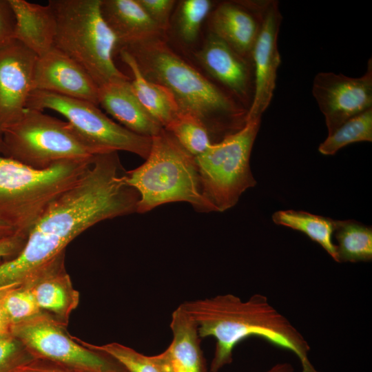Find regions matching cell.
I'll return each mask as SVG.
<instances>
[{
  "label": "cell",
  "instance_id": "obj_25",
  "mask_svg": "<svg viewBox=\"0 0 372 372\" xmlns=\"http://www.w3.org/2000/svg\"><path fill=\"white\" fill-rule=\"evenodd\" d=\"M76 340L84 346L110 355L127 372H174L166 349L155 355H146L118 342L96 345Z\"/></svg>",
  "mask_w": 372,
  "mask_h": 372
},
{
  "label": "cell",
  "instance_id": "obj_16",
  "mask_svg": "<svg viewBox=\"0 0 372 372\" xmlns=\"http://www.w3.org/2000/svg\"><path fill=\"white\" fill-rule=\"evenodd\" d=\"M41 312L67 327L78 307L79 292L73 287L65 267V251L36 271L24 283Z\"/></svg>",
  "mask_w": 372,
  "mask_h": 372
},
{
  "label": "cell",
  "instance_id": "obj_6",
  "mask_svg": "<svg viewBox=\"0 0 372 372\" xmlns=\"http://www.w3.org/2000/svg\"><path fill=\"white\" fill-rule=\"evenodd\" d=\"M101 0H50L56 22L53 48L83 67L99 87L130 78L114 64L117 39L104 20Z\"/></svg>",
  "mask_w": 372,
  "mask_h": 372
},
{
  "label": "cell",
  "instance_id": "obj_9",
  "mask_svg": "<svg viewBox=\"0 0 372 372\" xmlns=\"http://www.w3.org/2000/svg\"><path fill=\"white\" fill-rule=\"evenodd\" d=\"M97 106L88 101L41 90H32L26 104V108L43 111L48 109L61 114L96 154L126 151L146 159L152 137L130 131L109 118Z\"/></svg>",
  "mask_w": 372,
  "mask_h": 372
},
{
  "label": "cell",
  "instance_id": "obj_30",
  "mask_svg": "<svg viewBox=\"0 0 372 372\" xmlns=\"http://www.w3.org/2000/svg\"><path fill=\"white\" fill-rule=\"evenodd\" d=\"M33 360L23 343L11 333L0 335V372H16Z\"/></svg>",
  "mask_w": 372,
  "mask_h": 372
},
{
  "label": "cell",
  "instance_id": "obj_8",
  "mask_svg": "<svg viewBox=\"0 0 372 372\" xmlns=\"http://www.w3.org/2000/svg\"><path fill=\"white\" fill-rule=\"evenodd\" d=\"M260 121L247 118L242 129L195 157L204 194L216 211L234 207L242 194L256 183L249 159Z\"/></svg>",
  "mask_w": 372,
  "mask_h": 372
},
{
  "label": "cell",
  "instance_id": "obj_7",
  "mask_svg": "<svg viewBox=\"0 0 372 372\" xmlns=\"http://www.w3.org/2000/svg\"><path fill=\"white\" fill-rule=\"evenodd\" d=\"M0 134L3 156L37 169L62 161L90 159L96 155L68 121L37 109L26 108Z\"/></svg>",
  "mask_w": 372,
  "mask_h": 372
},
{
  "label": "cell",
  "instance_id": "obj_10",
  "mask_svg": "<svg viewBox=\"0 0 372 372\" xmlns=\"http://www.w3.org/2000/svg\"><path fill=\"white\" fill-rule=\"evenodd\" d=\"M11 333L34 359L85 372H127L110 355L81 344L66 326L43 312L12 325Z\"/></svg>",
  "mask_w": 372,
  "mask_h": 372
},
{
  "label": "cell",
  "instance_id": "obj_1",
  "mask_svg": "<svg viewBox=\"0 0 372 372\" xmlns=\"http://www.w3.org/2000/svg\"><path fill=\"white\" fill-rule=\"evenodd\" d=\"M125 172L118 152L95 155L79 181L40 216L19 254L0 263V289L24 283L90 227L136 212L139 194L124 182Z\"/></svg>",
  "mask_w": 372,
  "mask_h": 372
},
{
  "label": "cell",
  "instance_id": "obj_38",
  "mask_svg": "<svg viewBox=\"0 0 372 372\" xmlns=\"http://www.w3.org/2000/svg\"><path fill=\"white\" fill-rule=\"evenodd\" d=\"M2 148H3L2 139H1V136L0 134V154H1L2 153Z\"/></svg>",
  "mask_w": 372,
  "mask_h": 372
},
{
  "label": "cell",
  "instance_id": "obj_12",
  "mask_svg": "<svg viewBox=\"0 0 372 372\" xmlns=\"http://www.w3.org/2000/svg\"><path fill=\"white\" fill-rule=\"evenodd\" d=\"M37 57L14 39L0 45V132L26 109Z\"/></svg>",
  "mask_w": 372,
  "mask_h": 372
},
{
  "label": "cell",
  "instance_id": "obj_14",
  "mask_svg": "<svg viewBox=\"0 0 372 372\" xmlns=\"http://www.w3.org/2000/svg\"><path fill=\"white\" fill-rule=\"evenodd\" d=\"M196 55L205 70L249 110L254 93L252 62L211 32Z\"/></svg>",
  "mask_w": 372,
  "mask_h": 372
},
{
  "label": "cell",
  "instance_id": "obj_20",
  "mask_svg": "<svg viewBox=\"0 0 372 372\" xmlns=\"http://www.w3.org/2000/svg\"><path fill=\"white\" fill-rule=\"evenodd\" d=\"M15 17L13 39L40 56L53 48L56 32L54 14L48 4L9 0Z\"/></svg>",
  "mask_w": 372,
  "mask_h": 372
},
{
  "label": "cell",
  "instance_id": "obj_37",
  "mask_svg": "<svg viewBox=\"0 0 372 372\" xmlns=\"http://www.w3.org/2000/svg\"><path fill=\"white\" fill-rule=\"evenodd\" d=\"M17 233L15 230L6 222L0 219V238Z\"/></svg>",
  "mask_w": 372,
  "mask_h": 372
},
{
  "label": "cell",
  "instance_id": "obj_13",
  "mask_svg": "<svg viewBox=\"0 0 372 372\" xmlns=\"http://www.w3.org/2000/svg\"><path fill=\"white\" fill-rule=\"evenodd\" d=\"M282 20L278 2L267 0L261 27L251 52L254 93L247 118H261L273 98L277 71L281 63L278 38Z\"/></svg>",
  "mask_w": 372,
  "mask_h": 372
},
{
  "label": "cell",
  "instance_id": "obj_4",
  "mask_svg": "<svg viewBox=\"0 0 372 372\" xmlns=\"http://www.w3.org/2000/svg\"><path fill=\"white\" fill-rule=\"evenodd\" d=\"M145 160L123 176L139 194L137 213L173 202H187L198 211H216L204 194L195 157L165 129L152 137Z\"/></svg>",
  "mask_w": 372,
  "mask_h": 372
},
{
  "label": "cell",
  "instance_id": "obj_24",
  "mask_svg": "<svg viewBox=\"0 0 372 372\" xmlns=\"http://www.w3.org/2000/svg\"><path fill=\"white\" fill-rule=\"evenodd\" d=\"M338 262H369L372 260L371 227L354 220H337L333 233Z\"/></svg>",
  "mask_w": 372,
  "mask_h": 372
},
{
  "label": "cell",
  "instance_id": "obj_21",
  "mask_svg": "<svg viewBox=\"0 0 372 372\" xmlns=\"http://www.w3.org/2000/svg\"><path fill=\"white\" fill-rule=\"evenodd\" d=\"M172 340L166 349L174 372H209L196 324L180 304L172 314Z\"/></svg>",
  "mask_w": 372,
  "mask_h": 372
},
{
  "label": "cell",
  "instance_id": "obj_26",
  "mask_svg": "<svg viewBox=\"0 0 372 372\" xmlns=\"http://www.w3.org/2000/svg\"><path fill=\"white\" fill-rule=\"evenodd\" d=\"M363 141H372V108L349 118L329 134L318 151L324 155H333L347 145Z\"/></svg>",
  "mask_w": 372,
  "mask_h": 372
},
{
  "label": "cell",
  "instance_id": "obj_18",
  "mask_svg": "<svg viewBox=\"0 0 372 372\" xmlns=\"http://www.w3.org/2000/svg\"><path fill=\"white\" fill-rule=\"evenodd\" d=\"M130 79L99 87V105L122 126L137 134L152 137L163 128L134 94Z\"/></svg>",
  "mask_w": 372,
  "mask_h": 372
},
{
  "label": "cell",
  "instance_id": "obj_11",
  "mask_svg": "<svg viewBox=\"0 0 372 372\" xmlns=\"http://www.w3.org/2000/svg\"><path fill=\"white\" fill-rule=\"evenodd\" d=\"M312 94L324 115L328 134L349 118L372 108V59L366 72L350 77L332 72L318 73Z\"/></svg>",
  "mask_w": 372,
  "mask_h": 372
},
{
  "label": "cell",
  "instance_id": "obj_29",
  "mask_svg": "<svg viewBox=\"0 0 372 372\" xmlns=\"http://www.w3.org/2000/svg\"><path fill=\"white\" fill-rule=\"evenodd\" d=\"M212 6L209 0H185L180 3L178 26L182 39L194 42L198 36L201 24Z\"/></svg>",
  "mask_w": 372,
  "mask_h": 372
},
{
  "label": "cell",
  "instance_id": "obj_17",
  "mask_svg": "<svg viewBox=\"0 0 372 372\" xmlns=\"http://www.w3.org/2000/svg\"><path fill=\"white\" fill-rule=\"evenodd\" d=\"M267 3V0L220 3L211 17V33L252 62L251 52Z\"/></svg>",
  "mask_w": 372,
  "mask_h": 372
},
{
  "label": "cell",
  "instance_id": "obj_15",
  "mask_svg": "<svg viewBox=\"0 0 372 372\" xmlns=\"http://www.w3.org/2000/svg\"><path fill=\"white\" fill-rule=\"evenodd\" d=\"M32 90H41L99 105V86L75 61L53 48L38 56Z\"/></svg>",
  "mask_w": 372,
  "mask_h": 372
},
{
  "label": "cell",
  "instance_id": "obj_5",
  "mask_svg": "<svg viewBox=\"0 0 372 372\" xmlns=\"http://www.w3.org/2000/svg\"><path fill=\"white\" fill-rule=\"evenodd\" d=\"M94 157L37 169L0 154V219L28 236L48 206L83 176Z\"/></svg>",
  "mask_w": 372,
  "mask_h": 372
},
{
  "label": "cell",
  "instance_id": "obj_22",
  "mask_svg": "<svg viewBox=\"0 0 372 372\" xmlns=\"http://www.w3.org/2000/svg\"><path fill=\"white\" fill-rule=\"evenodd\" d=\"M121 60L130 68L132 90L146 111L165 128L180 112L172 92L161 84L147 79L133 56L125 50H118Z\"/></svg>",
  "mask_w": 372,
  "mask_h": 372
},
{
  "label": "cell",
  "instance_id": "obj_34",
  "mask_svg": "<svg viewBox=\"0 0 372 372\" xmlns=\"http://www.w3.org/2000/svg\"><path fill=\"white\" fill-rule=\"evenodd\" d=\"M16 372H85L63 366L42 360L34 359L17 370Z\"/></svg>",
  "mask_w": 372,
  "mask_h": 372
},
{
  "label": "cell",
  "instance_id": "obj_19",
  "mask_svg": "<svg viewBox=\"0 0 372 372\" xmlns=\"http://www.w3.org/2000/svg\"><path fill=\"white\" fill-rule=\"evenodd\" d=\"M101 11L117 39V50L128 44L163 36L164 32L137 0H101Z\"/></svg>",
  "mask_w": 372,
  "mask_h": 372
},
{
  "label": "cell",
  "instance_id": "obj_36",
  "mask_svg": "<svg viewBox=\"0 0 372 372\" xmlns=\"http://www.w3.org/2000/svg\"><path fill=\"white\" fill-rule=\"evenodd\" d=\"M264 372H294V368L287 362L278 363Z\"/></svg>",
  "mask_w": 372,
  "mask_h": 372
},
{
  "label": "cell",
  "instance_id": "obj_28",
  "mask_svg": "<svg viewBox=\"0 0 372 372\" xmlns=\"http://www.w3.org/2000/svg\"><path fill=\"white\" fill-rule=\"evenodd\" d=\"M5 311L12 325L25 321L41 313L30 289L20 285L0 289Z\"/></svg>",
  "mask_w": 372,
  "mask_h": 372
},
{
  "label": "cell",
  "instance_id": "obj_31",
  "mask_svg": "<svg viewBox=\"0 0 372 372\" xmlns=\"http://www.w3.org/2000/svg\"><path fill=\"white\" fill-rule=\"evenodd\" d=\"M152 20L165 32L175 4L174 0H137Z\"/></svg>",
  "mask_w": 372,
  "mask_h": 372
},
{
  "label": "cell",
  "instance_id": "obj_35",
  "mask_svg": "<svg viewBox=\"0 0 372 372\" xmlns=\"http://www.w3.org/2000/svg\"><path fill=\"white\" fill-rule=\"evenodd\" d=\"M12 326L3 308L0 291V335L11 333Z\"/></svg>",
  "mask_w": 372,
  "mask_h": 372
},
{
  "label": "cell",
  "instance_id": "obj_2",
  "mask_svg": "<svg viewBox=\"0 0 372 372\" xmlns=\"http://www.w3.org/2000/svg\"><path fill=\"white\" fill-rule=\"evenodd\" d=\"M182 304L196 324L200 338L216 340L210 372L230 364L234 348L251 337L293 353L302 372H321L309 360L310 346L302 334L262 294H254L246 300L231 293L220 294Z\"/></svg>",
  "mask_w": 372,
  "mask_h": 372
},
{
  "label": "cell",
  "instance_id": "obj_33",
  "mask_svg": "<svg viewBox=\"0 0 372 372\" xmlns=\"http://www.w3.org/2000/svg\"><path fill=\"white\" fill-rule=\"evenodd\" d=\"M27 236L15 233L0 238V262L11 260L17 256L23 249Z\"/></svg>",
  "mask_w": 372,
  "mask_h": 372
},
{
  "label": "cell",
  "instance_id": "obj_23",
  "mask_svg": "<svg viewBox=\"0 0 372 372\" xmlns=\"http://www.w3.org/2000/svg\"><path fill=\"white\" fill-rule=\"evenodd\" d=\"M273 223L300 231L319 244L337 262L333 236L337 220L304 211L280 210L272 215Z\"/></svg>",
  "mask_w": 372,
  "mask_h": 372
},
{
  "label": "cell",
  "instance_id": "obj_32",
  "mask_svg": "<svg viewBox=\"0 0 372 372\" xmlns=\"http://www.w3.org/2000/svg\"><path fill=\"white\" fill-rule=\"evenodd\" d=\"M15 17L9 0H0V45L13 39Z\"/></svg>",
  "mask_w": 372,
  "mask_h": 372
},
{
  "label": "cell",
  "instance_id": "obj_3",
  "mask_svg": "<svg viewBox=\"0 0 372 372\" xmlns=\"http://www.w3.org/2000/svg\"><path fill=\"white\" fill-rule=\"evenodd\" d=\"M128 52L142 74L174 95L180 112L198 118L214 143L242 129L248 110L234 96L175 53L163 36L119 48Z\"/></svg>",
  "mask_w": 372,
  "mask_h": 372
},
{
  "label": "cell",
  "instance_id": "obj_27",
  "mask_svg": "<svg viewBox=\"0 0 372 372\" xmlns=\"http://www.w3.org/2000/svg\"><path fill=\"white\" fill-rule=\"evenodd\" d=\"M164 129L194 157L203 154L214 143L205 125L188 113L180 112Z\"/></svg>",
  "mask_w": 372,
  "mask_h": 372
}]
</instances>
